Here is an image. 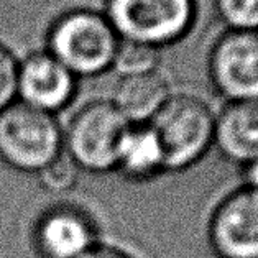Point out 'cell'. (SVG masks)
<instances>
[{
	"label": "cell",
	"mask_w": 258,
	"mask_h": 258,
	"mask_svg": "<svg viewBox=\"0 0 258 258\" xmlns=\"http://www.w3.org/2000/svg\"><path fill=\"white\" fill-rule=\"evenodd\" d=\"M245 186L258 192V158L245 166Z\"/></svg>",
	"instance_id": "obj_18"
},
{
	"label": "cell",
	"mask_w": 258,
	"mask_h": 258,
	"mask_svg": "<svg viewBox=\"0 0 258 258\" xmlns=\"http://www.w3.org/2000/svg\"><path fill=\"white\" fill-rule=\"evenodd\" d=\"M212 7L225 30L258 31V0H212Z\"/></svg>",
	"instance_id": "obj_14"
},
{
	"label": "cell",
	"mask_w": 258,
	"mask_h": 258,
	"mask_svg": "<svg viewBox=\"0 0 258 258\" xmlns=\"http://www.w3.org/2000/svg\"><path fill=\"white\" fill-rule=\"evenodd\" d=\"M78 78L45 48L18 61L17 100L56 115L73 102Z\"/></svg>",
	"instance_id": "obj_8"
},
{
	"label": "cell",
	"mask_w": 258,
	"mask_h": 258,
	"mask_svg": "<svg viewBox=\"0 0 258 258\" xmlns=\"http://www.w3.org/2000/svg\"><path fill=\"white\" fill-rule=\"evenodd\" d=\"M150 125L161 143L166 171L192 166L214 147L216 114L192 94H171Z\"/></svg>",
	"instance_id": "obj_4"
},
{
	"label": "cell",
	"mask_w": 258,
	"mask_h": 258,
	"mask_svg": "<svg viewBox=\"0 0 258 258\" xmlns=\"http://www.w3.org/2000/svg\"><path fill=\"white\" fill-rule=\"evenodd\" d=\"M171 97L166 78L160 71L118 78L112 104L130 125L150 123Z\"/></svg>",
	"instance_id": "obj_11"
},
{
	"label": "cell",
	"mask_w": 258,
	"mask_h": 258,
	"mask_svg": "<svg viewBox=\"0 0 258 258\" xmlns=\"http://www.w3.org/2000/svg\"><path fill=\"white\" fill-rule=\"evenodd\" d=\"M120 36L102 10L69 9L56 15L45 33V49L78 79L112 71Z\"/></svg>",
	"instance_id": "obj_1"
},
{
	"label": "cell",
	"mask_w": 258,
	"mask_h": 258,
	"mask_svg": "<svg viewBox=\"0 0 258 258\" xmlns=\"http://www.w3.org/2000/svg\"><path fill=\"white\" fill-rule=\"evenodd\" d=\"M130 123L110 99H96L74 112L62 130V148L78 169L107 173L117 169L123 137Z\"/></svg>",
	"instance_id": "obj_3"
},
{
	"label": "cell",
	"mask_w": 258,
	"mask_h": 258,
	"mask_svg": "<svg viewBox=\"0 0 258 258\" xmlns=\"http://www.w3.org/2000/svg\"><path fill=\"white\" fill-rule=\"evenodd\" d=\"M64 153L56 115L15 100L0 112V158L23 173L38 174Z\"/></svg>",
	"instance_id": "obj_5"
},
{
	"label": "cell",
	"mask_w": 258,
	"mask_h": 258,
	"mask_svg": "<svg viewBox=\"0 0 258 258\" xmlns=\"http://www.w3.org/2000/svg\"><path fill=\"white\" fill-rule=\"evenodd\" d=\"M81 258H134L128 255L127 251H123L120 248L109 247V245H96L91 251H87L84 256Z\"/></svg>",
	"instance_id": "obj_17"
},
{
	"label": "cell",
	"mask_w": 258,
	"mask_h": 258,
	"mask_svg": "<svg viewBox=\"0 0 258 258\" xmlns=\"http://www.w3.org/2000/svg\"><path fill=\"white\" fill-rule=\"evenodd\" d=\"M117 169L135 181L152 179L166 171L165 153L150 123L128 127L118 153Z\"/></svg>",
	"instance_id": "obj_12"
},
{
	"label": "cell",
	"mask_w": 258,
	"mask_h": 258,
	"mask_svg": "<svg viewBox=\"0 0 258 258\" xmlns=\"http://www.w3.org/2000/svg\"><path fill=\"white\" fill-rule=\"evenodd\" d=\"M207 78L227 102L258 99V31H222L207 53Z\"/></svg>",
	"instance_id": "obj_6"
},
{
	"label": "cell",
	"mask_w": 258,
	"mask_h": 258,
	"mask_svg": "<svg viewBox=\"0 0 258 258\" xmlns=\"http://www.w3.org/2000/svg\"><path fill=\"white\" fill-rule=\"evenodd\" d=\"M207 238L217 258H258V192L242 186L220 199Z\"/></svg>",
	"instance_id": "obj_7"
},
{
	"label": "cell",
	"mask_w": 258,
	"mask_h": 258,
	"mask_svg": "<svg viewBox=\"0 0 258 258\" xmlns=\"http://www.w3.org/2000/svg\"><path fill=\"white\" fill-rule=\"evenodd\" d=\"M214 147L225 160L243 166L258 158V99L224 105L216 115Z\"/></svg>",
	"instance_id": "obj_10"
},
{
	"label": "cell",
	"mask_w": 258,
	"mask_h": 258,
	"mask_svg": "<svg viewBox=\"0 0 258 258\" xmlns=\"http://www.w3.org/2000/svg\"><path fill=\"white\" fill-rule=\"evenodd\" d=\"M102 12L122 41L163 49L189 35L198 0H104Z\"/></svg>",
	"instance_id": "obj_2"
},
{
	"label": "cell",
	"mask_w": 258,
	"mask_h": 258,
	"mask_svg": "<svg viewBox=\"0 0 258 258\" xmlns=\"http://www.w3.org/2000/svg\"><path fill=\"white\" fill-rule=\"evenodd\" d=\"M33 243L41 258H81L97 243L89 214L71 204L46 209L36 220Z\"/></svg>",
	"instance_id": "obj_9"
},
{
	"label": "cell",
	"mask_w": 258,
	"mask_h": 258,
	"mask_svg": "<svg viewBox=\"0 0 258 258\" xmlns=\"http://www.w3.org/2000/svg\"><path fill=\"white\" fill-rule=\"evenodd\" d=\"M160 64L161 49L120 40L112 62V71L117 73L118 78L138 76V74L160 71Z\"/></svg>",
	"instance_id": "obj_13"
},
{
	"label": "cell",
	"mask_w": 258,
	"mask_h": 258,
	"mask_svg": "<svg viewBox=\"0 0 258 258\" xmlns=\"http://www.w3.org/2000/svg\"><path fill=\"white\" fill-rule=\"evenodd\" d=\"M18 61L20 58L0 41V112L17 100Z\"/></svg>",
	"instance_id": "obj_16"
},
{
	"label": "cell",
	"mask_w": 258,
	"mask_h": 258,
	"mask_svg": "<svg viewBox=\"0 0 258 258\" xmlns=\"http://www.w3.org/2000/svg\"><path fill=\"white\" fill-rule=\"evenodd\" d=\"M38 178L45 189L53 192H64L69 191L74 186L78 179V166L68 158L66 153L58 156L53 163L41 169L38 173Z\"/></svg>",
	"instance_id": "obj_15"
}]
</instances>
